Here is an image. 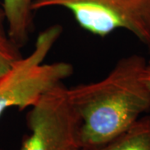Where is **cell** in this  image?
<instances>
[{"label":"cell","mask_w":150,"mask_h":150,"mask_svg":"<svg viewBox=\"0 0 150 150\" xmlns=\"http://www.w3.org/2000/svg\"><path fill=\"white\" fill-rule=\"evenodd\" d=\"M80 150H84V149H80Z\"/></svg>","instance_id":"obj_9"},{"label":"cell","mask_w":150,"mask_h":150,"mask_svg":"<svg viewBox=\"0 0 150 150\" xmlns=\"http://www.w3.org/2000/svg\"><path fill=\"white\" fill-rule=\"evenodd\" d=\"M61 8L92 34L106 37L123 29L150 52V0H34L33 10Z\"/></svg>","instance_id":"obj_3"},{"label":"cell","mask_w":150,"mask_h":150,"mask_svg":"<svg viewBox=\"0 0 150 150\" xmlns=\"http://www.w3.org/2000/svg\"><path fill=\"white\" fill-rule=\"evenodd\" d=\"M84 150H150V115H143L107 144Z\"/></svg>","instance_id":"obj_6"},{"label":"cell","mask_w":150,"mask_h":150,"mask_svg":"<svg viewBox=\"0 0 150 150\" xmlns=\"http://www.w3.org/2000/svg\"><path fill=\"white\" fill-rule=\"evenodd\" d=\"M34 0H3L7 27L13 41L21 48L28 40L33 28Z\"/></svg>","instance_id":"obj_5"},{"label":"cell","mask_w":150,"mask_h":150,"mask_svg":"<svg viewBox=\"0 0 150 150\" xmlns=\"http://www.w3.org/2000/svg\"><path fill=\"white\" fill-rule=\"evenodd\" d=\"M147 63L140 54H129L118 59L101 79L68 88L69 98L80 118L82 149L107 144L149 112Z\"/></svg>","instance_id":"obj_1"},{"label":"cell","mask_w":150,"mask_h":150,"mask_svg":"<svg viewBox=\"0 0 150 150\" xmlns=\"http://www.w3.org/2000/svg\"><path fill=\"white\" fill-rule=\"evenodd\" d=\"M0 150H1V149H0Z\"/></svg>","instance_id":"obj_10"},{"label":"cell","mask_w":150,"mask_h":150,"mask_svg":"<svg viewBox=\"0 0 150 150\" xmlns=\"http://www.w3.org/2000/svg\"><path fill=\"white\" fill-rule=\"evenodd\" d=\"M20 49L8 33L4 11L0 4V77L22 57Z\"/></svg>","instance_id":"obj_7"},{"label":"cell","mask_w":150,"mask_h":150,"mask_svg":"<svg viewBox=\"0 0 150 150\" xmlns=\"http://www.w3.org/2000/svg\"><path fill=\"white\" fill-rule=\"evenodd\" d=\"M62 33L59 24L45 28L38 35L31 53L22 55L0 77V117L11 108H30L74 74L70 63L45 62Z\"/></svg>","instance_id":"obj_2"},{"label":"cell","mask_w":150,"mask_h":150,"mask_svg":"<svg viewBox=\"0 0 150 150\" xmlns=\"http://www.w3.org/2000/svg\"><path fill=\"white\" fill-rule=\"evenodd\" d=\"M80 118L61 83L46 93L27 114L29 134L19 150H80Z\"/></svg>","instance_id":"obj_4"},{"label":"cell","mask_w":150,"mask_h":150,"mask_svg":"<svg viewBox=\"0 0 150 150\" xmlns=\"http://www.w3.org/2000/svg\"><path fill=\"white\" fill-rule=\"evenodd\" d=\"M145 79L147 81V83L150 88V60H148L146 70H145Z\"/></svg>","instance_id":"obj_8"}]
</instances>
